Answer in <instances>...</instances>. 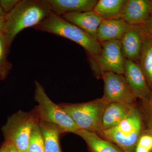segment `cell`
Instances as JSON below:
<instances>
[{
	"label": "cell",
	"mask_w": 152,
	"mask_h": 152,
	"mask_svg": "<svg viewBox=\"0 0 152 152\" xmlns=\"http://www.w3.org/2000/svg\"><path fill=\"white\" fill-rule=\"evenodd\" d=\"M47 0H23L11 12L6 14L3 33L10 51L17 35L23 30L35 28L51 12Z\"/></svg>",
	"instance_id": "cell-1"
},
{
	"label": "cell",
	"mask_w": 152,
	"mask_h": 152,
	"mask_svg": "<svg viewBox=\"0 0 152 152\" xmlns=\"http://www.w3.org/2000/svg\"><path fill=\"white\" fill-rule=\"evenodd\" d=\"M34 28L75 42L83 47L89 56H96L101 53L102 46L97 39L53 12Z\"/></svg>",
	"instance_id": "cell-2"
},
{
	"label": "cell",
	"mask_w": 152,
	"mask_h": 152,
	"mask_svg": "<svg viewBox=\"0 0 152 152\" xmlns=\"http://www.w3.org/2000/svg\"><path fill=\"white\" fill-rule=\"evenodd\" d=\"M145 129L142 113L137 104L119 124L98 134L117 145L125 152H135L139 139Z\"/></svg>",
	"instance_id": "cell-3"
},
{
	"label": "cell",
	"mask_w": 152,
	"mask_h": 152,
	"mask_svg": "<svg viewBox=\"0 0 152 152\" xmlns=\"http://www.w3.org/2000/svg\"><path fill=\"white\" fill-rule=\"evenodd\" d=\"M35 83V99L38 105L34 111L39 121L56 125L63 133L75 134L80 129L64 109L59 104L54 103L49 98L43 86L37 81Z\"/></svg>",
	"instance_id": "cell-4"
},
{
	"label": "cell",
	"mask_w": 152,
	"mask_h": 152,
	"mask_svg": "<svg viewBox=\"0 0 152 152\" xmlns=\"http://www.w3.org/2000/svg\"><path fill=\"white\" fill-rule=\"evenodd\" d=\"M107 104L101 98L86 102L59 105L80 129L99 134L102 131V117Z\"/></svg>",
	"instance_id": "cell-5"
},
{
	"label": "cell",
	"mask_w": 152,
	"mask_h": 152,
	"mask_svg": "<svg viewBox=\"0 0 152 152\" xmlns=\"http://www.w3.org/2000/svg\"><path fill=\"white\" fill-rule=\"evenodd\" d=\"M38 121L34 111L20 110L13 114L2 128L5 141L13 145L18 152H28L31 133Z\"/></svg>",
	"instance_id": "cell-6"
},
{
	"label": "cell",
	"mask_w": 152,
	"mask_h": 152,
	"mask_svg": "<svg viewBox=\"0 0 152 152\" xmlns=\"http://www.w3.org/2000/svg\"><path fill=\"white\" fill-rule=\"evenodd\" d=\"M101 44L102 50L99 55L88 56L89 63L94 75L97 79H102L103 75L108 72L124 75L125 58L121 41H108Z\"/></svg>",
	"instance_id": "cell-7"
},
{
	"label": "cell",
	"mask_w": 152,
	"mask_h": 152,
	"mask_svg": "<svg viewBox=\"0 0 152 152\" xmlns=\"http://www.w3.org/2000/svg\"><path fill=\"white\" fill-rule=\"evenodd\" d=\"M102 79L104 82V91L101 98L106 103L137 104L138 99L124 75L108 72L103 75Z\"/></svg>",
	"instance_id": "cell-8"
},
{
	"label": "cell",
	"mask_w": 152,
	"mask_h": 152,
	"mask_svg": "<svg viewBox=\"0 0 152 152\" xmlns=\"http://www.w3.org/2000/svg\"><path fill=\"white\" fill-rule=\"evenodd\" d=\"M123 75L134 94L141 101L142 105L146 104L152 91L138 63L125 59Z\"/></svg>",
	"instance_id": "cell-9"
},
{
	"label": "cell",
	"mask_w": 152,
	"mask_h": 152,
	"mask_svg": "<svg viewBox=\"0 0 152 152\" xmlns=\"http://www.w3.org/2000/svg\"><path fill=\"white\" fill-rule=\"evenodd\" d=\"M152 13V0H127L122 18L132 26H143Z\"/></svg>",
	"instance_id": "cell-10"
},
{
	"label": "cell",
	"mask_w": 152,
	"mask_h": 152,
	"mask_svg": "<svg viewBox=\"0 0 152 152\" xmlns=\"http://www.w3.org/2000/svg\"><path fill=\"white\" fill-rule=\"evenodd\" d=\"M120 41L124 58L138 62L143 43L141 26H132Z\"/></svg>",
	"instance_id": "cell-11"
},
{
	"label": "cell",
	"mask_w": 152,
	"mask_h": 152,
	"mask_svg": "<svg viewBox=\"0 0 152 152\" xmlns=\"http://www.w3.org/2000/svg\"><path fill=\"white\" fill-rule=\"evenodd\" d=\"M62 17L97 39L98 28L103 19L93 10L65 14Z\"/></svg>",
	"instance_id": "cell-12"
},
{
	"label": "cell",
	"mask_w": 152,
	"mask_h": 152,
	"mask_svg": "<svg viewBox=\"0 0 152 152\" xmlns=\"http://www.w3.org/2000/svg\"><path fill=\"white\" fill-rule=\"evenodd\" d=\"M137 104L120 103H112L107 104L102 117V131L110 129L119 124Z\"/></svg>",
	"instance_id": "cell-13"
},
{
	"label": "cell",
	"mask_w": 152,
	"mask_h": 152,
	"mask_svg": "<svg viewBox=\"0 0 152 152\" xmlns=\"http://www.w3.org/2000/svg\"><path fill=\"white\" fill-rule=\"evenodd\" d=\"M97 0H47L51 10L58 15L93 10Z\"/></svg>",
	"instance_id": "cell-14"
},
{
	"label": "cell",
	"mask_w": 152,
	"mask_h": 152,
	"mask_svg": "<svg viewBox=\"0 0 152 152\" xmlns=\"http://www.w3.org/2000/svg\"><path fill=\"white\" fill-rule=\"evenodd\" d=\"M131 26L123 19L103 20L98 28L97 39L100 43L110 41H121Z\"/></svg>",
	"instance_id": "cell-15"
},
{
	"label": "cell",
	"mask_w": 152,
	"mask_h": 152,
	"mask_svg": "<svg viewBox=\"0 0 152 152\" xmlns=\"http://www.w3.org/2000/svg\"><path fill=\"white\" fill-rule=\"evenodd\" d=\"M75 134L83 139L90 152H125L117 145L101 137L97 133L80 129Z\"/></svg>",
	"instance_id": "cell-16"
},
{
	"label": "cell",
	"mask_w": 152,
	"mask_h": 152,
	"mask_svg": "<svg viewBox=\"0 0 152 152\" xmlns=\"http://www.w3.org/2000/svg\"><path fill=\"white\" fill-rule=\"evenodd\" d=\"M127 0H100L93 10L103 20L122 19Z\"/></svg>",
	"instance_id": "cell-17"
},
{
	"label": "cell",
	"mask_w": 152,
	"mask_h": 152,
	"mask_svg": "<svg viewBox=\"0 0 152 152\" xmlns=\"http://www.w3.org/2000/svg\"><path fill=\"white\" fill-rule=\"evenodd\" d=\"M43 139L45 152H63L60 144V136L62 131L56 125L39 121Z\"/></svg>",
	"instance_id": "cell-18"
},
{
	"label": "cell",
	"mask_w": 152,
	"mask_h": 152,
	"mask_svg": "<svg viewBox=\"0 0 152 152\" xmlns=\"http://www.w3.org/2000/svg\"><path fill=\"white\" fill-rule=\"evenodd\" d=\"M141 26L142 46L138 63L143 72L152 91V38L148 35Z\"/></svg>",
	"instance_id": "cell-19"
},
{
	"label": "cell",
	"mask_w": 152,
	"mask_h": 152,
	"mask_svg": "<svg viewBox=\"0 0 152 152\" xmlns=\"http://www.w3.org/2000/svg\"><path fill=\"white\" fill-rule=\"evenodd\" d=\"M9 50L4 33L0 34V77L2 80H5L12 68V64L7 59Z\"/></svg>",
	"instance_id": "cell-20"
},
{
	"label": "cell",
	"mask_w": 152,
	"mask_h": 152,
	"mask_svg": "<svg viewBox=\"0 0 152 152\" xmlns=\"http://www.w3.org/2000/svg\"><path fill=\"white\" fill-rule=\"evenodd\" d=\"M28 152H45L43 139L40 129L39 121L35 124L31 133Z\"/></svg>",
	"instance_id": "cell-21"
},
{
	"label": "cell",
	"mask_w": 152,
	"mask_h": 152,
	"mask_svg": "<svg viewBox=\"0 0 152 152\" xmlns=\"http://www.w3.org/2000/svg\"><path fill=\"white\" fill-rule=\"evenodd\" d=\"M152 152V137L145 130L139 139L135 152Z\"/></svg>",
	"instance_id": "cell-22"
},
{
	"label": "cell",
	"mask_w": 152,
	"mask_h": 152,
	"mask_svg": "<svg viewBox=\"0 0 152 152\" xmlns=\"http://www.w3.org/2000/svg\"><path fill=\"white\" fill-rule=\"evenodd\" d=\"M142 113L146 128L152 125V94L148 102L140 107Z\"/></svg>",
	"instance_id": "cell-23"
},
{
	"label": "cell",
	"mask_w": 152,
	"mask_h": 152,
	"mask_svg": "<svg viewBox=\"0 0 152 152\" xmlns=\"http://www.w3.org/2000/svg\"><path fill=\"white\" fill-rule=\"evenodd\" d=\"M19 0H0V4L5 14L11 12L18 4Z\"/></svg>",
	"instance_id": "cell-24"
},
{
	"label": "cell",
	"mask_w": 152,
	"mask_h": 152,
	"mask_svg": "<svg viewBox=\"0 0 152 152\" xmlns=\"http://www.w3.org/2000/svg\"><path fill=\"white\" fill-rule=\"evenodd\" d=\"M142 26L145 32L152 38V13L146 23Z\"/></svg>",
	"instance_id": "cell-25"
},
{
	"label": "cell",
	"mask_w": 152,
	"mask_h": 152,
	"mask_svg": "<svg viewBox=\"0 0 152 152\" xmlns=\"http://www.w3.org/2000/svg\"><path fill=\"white\" fill-rule=\"evenodd\" d=\"M10 143L5 141L0 148V152H9Z\"/></svg>",
	"instance_id": "cell-26"
},
{
	"label": "cell",
	"mask_w": 152,
	"mask_h": 152,
	"mask_svg": "<svg viewBox=\"0 0 152 152\" xmlns=\"http://www.w3.org/2000/svg\"><path fill=\"white\" fill-rule=\"evenodd\" d=\"M5 15L0 16V34L3 32L5 22Z\"/></svg>",
	"instance_id": "cell-27"
},
{
	"label": "cell",
	"mask_w": 152,
	"mask_h": 152,
	"mask_svg": "<svg viewBox=\"0 0 152 152\" xmlns=\"http://www.w3.org/2000/svg\"><path fill=\"white\" fill-rule=\"evenodd\" d=\"M9 152H18L16 147L12 144H10Z\"/></svg>",
	"instance_id": "cell-28"
},
{
	"label": "cell",
	"mask_w": 152,
	"mask_h": 152,
	"mask_svg": "<svg viewBox=\"0 0 152 152\" xmlns=\"http://www.w3.org/2000/svg\"><path fill=\"white\" fill-rule=\"evenodd\" d=\"M145 130L147 133L150 134L152 137V125L151 126L149 127L146 128Z\"/></svg>",
	"instance_id": "cell-29"
},
{
	"label": "cell",
	"mask_w": 152,
	"mask_h": 152,
	"mask_svg": "<svg viewBox=\"0 0 152 152\" xmlns=\"http://www.w3.org/2000/svg\"><path fill=\"white\" fill-rule=\"evenodd\" d=\"M6 14L4 13V11H3L1 7V4H0V16L4 15Z\"/></svg>",
	"instance_id": "cell-30"
},
{
	"label": "cell",
	"mask_w": 152,
	"mask_h": 152,
	"mask_svg": "<svg viewBox=\"0 0 152 152\" xmlns=\"http://www.w3.org/2000/svg\"><path fill=\"white\" fill-rule=\"evenodd\" d=\"M1 81H2V80L1 79V77H0V82H1Z\"/></svg>",
	"instance_id": "cell-31"
}]
</instances>
